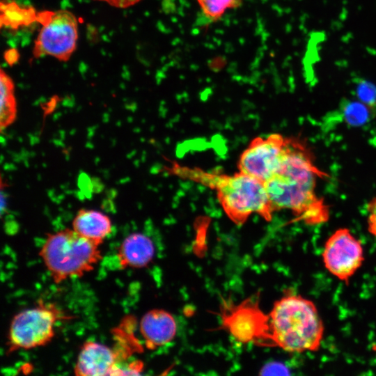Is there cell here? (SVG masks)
I'll use <instances>...</instances> for the list:
<instances>
[{
	"label": "cell",
	"mask_w": 376,
	"mask_h": 376,
	"mask_svg": "<svg viewBox=\"0 0 376 376\" xmlns=\"http://www.w3.org/2000/svg\"><path fill=\"white\" fill-rule=\"evenodd\" d=\"M327 176L316 166L306 144L288 137L280 168L264 184L274 211L289 210L305 224L316 225L329 216L328 206L315 193L318 178Z\"/></svg>",
	"instance_id": "obj_1"
},
{
	"label": "cell",
	"mask_w": 376,
	"mask_h": 376,
	"mask_svg": "<svg viewBox=\"0 0 376 376\" xmlns=\"http://www.w3.org/2000/svg\"><path fill=\"white\" fill-rule=\"evenodd\" d=\"M172 174L214 189L224 211L236 225L245 223L252 214L269 221L275 212L264 182L241 171L233 175L205 171L177 163L168 168Z\"/></svg>",
	"instance_id": "obj_2"
},
{
	"label": "cell",
	"mask_w": 376,
	"mask_h": 376,
	"mask_svg": "<svg viewBox=\"0 0 376 376\" xmlns=\"http://www.w3.org/2000/svg\"><path fill=\"white\" fill-rule=\"evenodd\" d=\"M324 326L315 304L295 293L276 300L267 313L263 347H277L288 352L317 351Z\"/></svg>",
	"instance_id": "obj_3"
},
{
	"label": "cell",
	"mask_w": 376,
	"mask_h": 376,
	"mask_svg": "<svg viewBox=\"0 0 376 376\" xmlns=\"http://www.w3.org/2000/svg\"><path fill=\"white\" fill-rule=\"evenodd\" d=\"M99 244L73 229L47 234L39 256L56 284L94 269L102 256Z\"/></svg>",
	"instance_id": "obj_4"
},
{
	"label": "cell",
	"mask_w": 376,
	"mask_h": 376,
	"mask_svg": "<svg viewBox=\"0 0 376 376\" xmlns=\"http://www.w3.org/2000/svg\"><path fill=\"white\" fill-rule=\"evenodd\" d=\"M63 316L54 304H45L41 300L38 306L22 311L12 319L8 329L7 351L30 350L45 346L54 336V325Z\"/></svg>",
	"instance_id": "obj_5"
},
{
	"label": "cell",
	"mask_w": 376,
	"mask_h": 376,
	"mask_svg": "<svg viewBox=\"0 0 376 376\" xmlns=\"http://www.w3.org/2000/svg\"><path fill=\"white\" fill-rule=\"evenodd\" d=\"M36 22L42 26L34 42L33 56H51L61 61H68L77 48L76 16L67 10H44L38 13Z\"/></svg>",
	"instance_id": "obj_6"
},
{
	"label": "cell",
	"mask_w": 376,
	"mask_h": 376,
	"mask_svg": "<svg viewBox=\"0 0 376 376\" xmlns=\"http://www.w3.org/2000/svg\"><path fill=\"white\" fill-rule=\"evenodd\" d=\"M288 140V137L280 134L254 138L240 157L239 171L265 183L280 168L286 152Z\"/></svg>",
	"instance_id": "obj_7"
},
{
	"label": "cell",
	"mask_w": 376,
	"mask_h": 376,
	"mask_svg": "<svg viewBox=\"0 0 376 376\" xmlns=\"http://www.w3.org/2000/svg\"><path fill=\"white\" fill-rule=\"evenodd\" d=\"M322 258L327 270L347 284L363 264V247L348 228H340L326 240Z\"/></svg>",
	"instance_id": "obj_8"
},
{
	"label": "cell",
	"mask_w": 376,
	"mask_h": 376,
	"mask_svg": "<svg viewBox=\"0 0 376 376\" xmlns=\"http://www.w3.org/2000/svg\"><path fill=\"white\" fill-rule=\"evenodd\" d=\"M221 318L223 327L237 341L261 345L267 313L260 308L258 297L247 298L239 304L225 302L221 308Z\"/></svg>",
	"instance_id": "obj_9"
},
{
	"label": "cell",
	"mask_w": 376,
	"mask_h": 376,
	"mask_svg": "<svg viewBox=\"0 0 376 376\" xmlns=\"http://www.w3.org/2000/svg\"><path fill=\"white\" fill-rule=\"evenodd\" d=\"M120 351H114L107 345L93 342H84L79 350L74 373L78 376L123 375V370L118 366Z\"/></svg>",
	"instance_id": "obj_10"
},
{
	"label": "cell",
	"mask_w": 376,
	"mask_h": 376,
	"mask_svg": "<svg viewBox=\"0 0 376 376\" xmlns=\"http://www.w3.org/2000/svg\"><path fill=\"white\" fill-rule=\"evenodd\" d=\"M139 329L148 350L170 343L177 333L174 317L164 309H152L141 318Z\"/></svg>",
	"instance_id": "obj_11"
},
{
	"label": "cell",
	"mask_w": 376,
	"mask_h": 376,
	"mask_svg": "<svg viewBox=\"0 0 376 376\" xmlns=\"http://www.w3.org/2000/svg\"><path fill=\"white\" fill-rule=\"evenodd\" d=\"M155 255V246L147 235L134 233L127 236L118 249L117 258L120 269L147 266Z\"/></svg>",
	"instance_id": "obj_12"
},
{
	"label": "cell",
	"mask_w": 376,
	"mask_h": 376,
	"mask_svg": "<svg viewBox=\"0 0 376 376\" xmlns=\"http://www.w3.org/2000/svg\"><path fill=\"white\" fill-rule=\"evenodd\" d=\"M72 229L100 245L111 233L112 224L110 218L100 211L81 209L73 219Z\"/></svg>",
	"instance_id": "obj_13"
},
{
	"label": "cell",
	"mask_w": 376,
	"mask_h": 376,
	"mask_svg": "<svg viewBox=\"0 0 376 376\" xmlns=\"http://www.w3.org/2000/svg\"><path fill=\"white\" fill-rule=\"evenodd\" d=\"M0 25L16 30L37 22V15L32 7L22 6L13 0H3L0 3Z\"/></svg>",
	"instance_id": "obj_14"
},
{
	"label": "cell",
	"mask_w": 376,
	"mask_h": 376,
	"mask_svg": "<svg viewBox=\"0 0 376 376\" xmlns=\"http://www.w3.org/2000/svg\"><path fill=\"white\" fill-rule=\"evenodd\" d=\"M0 120L3 130L13 123L17 113L14 82L3 69L0 71Z\"/></svg>",
	"instance_id": "obj_15"
},
{
	"label": "cell",
	"mask_w": 376,
	"mask_h": 376,
	"mask_svg": "<svg viewBox=\"0 0 376 376\" xmlns=\"http://www.w3.org/2000/svg\"><path fill=\"white\" fill-rule=\"evenodd\" d=\"M341 109L345 121L350 125L357 127L368 123L372 108L359 100H345L342 103Z\"/></svg>",
	"instance_id": "obj_16"
},
{
	"label": "cell",
	"mask_w": 376,
	"mask_h": 376,
	"mask_svg": "<svg viewBox=\"0 0 376 376\" xmlns=\"http://www.w3.org/2000/svg\"><path fill=\"white\" fill-rule=\"evenodd\" d=\"M203 13L210 19H217L228 8H236L242 0H197Z\"/></svg>",
	"instance_id": "obj_17"
},
{
	"label": "cell",
	"mask_w": 376,
	"mask_h": 376,
	"mask_svg": "<svg viewBox=\"0 0 376 376\" xmlns=\"http://www.w3.org/2000/svg\"><path fill=\"white\" fill-rule=\"evenodd\" d=\"M355 91L359 100L373 109L376 106V86L363 79L356 81Z\"/></svg>",
	"instance_id": "obj_18"
},
{
	"label": "cell",
	"mask_w": 376,
	"mask_h": 376,
	"mask_svg": "<svg viewBox=\"0 0 376 376\" xmlns=\"http://www.w3.org/2000/svg\"><path fill=\"white\" fill-rule=\"evenodd\" d=\"M368 230L376 238V197L373 198L367 205Z\"/></svg>",
	"instance_id": "obj_19"
},
{
	"label": "cell",
	"mask_w": 376,
	"mask_h": 376,
	"mask_svg": "<svg viewBox=\"0 0 376 376\" xmlns=\"http://www.w3.org/2000/svg\"><path fill=\"white\" fill-rule=\"evenodd\" d=\"M104 1L117 8H126L135 5L141 0H95Z\"/></svg>",
	"instance_id": "obj_20"
},
{
	"label": "cell",
	"mask_w": 376,
	"mask_h": 376,
	"mask_svg": "<svg viewBox=\"0 0 376 376\" xmlns=\"http://www.w3.org/2000/svg\"><path fill=\"white\" fill-rule=\"evenodd\" d=\"M261 371V374L267 375V374H285V370L287 369L281 364L272 363L265 366Z\"/></svg>",
	"instance_id": "obj_21"
}]
</instances>
